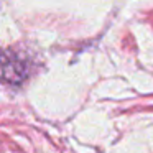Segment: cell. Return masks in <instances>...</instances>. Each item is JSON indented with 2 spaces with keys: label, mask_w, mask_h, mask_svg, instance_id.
<instances>
[{
  "label": "cell",
  "mask_w": 153,
  "mask_h": 153,
  "mask_svg": "<svg viewBox=\"0 0 153 153\" xmlns=\"http://www.w3.org/2000/svg\"><path fill=\"white\" fill-rule=\"evenodd\" d=\"M27 77V66L13 53L0 51V81L20 82Z\"/></svg>",
  "instance_id": "1"
}]
</instances>
